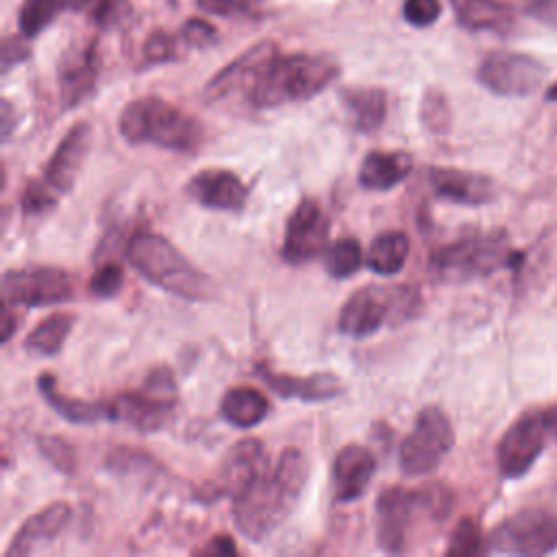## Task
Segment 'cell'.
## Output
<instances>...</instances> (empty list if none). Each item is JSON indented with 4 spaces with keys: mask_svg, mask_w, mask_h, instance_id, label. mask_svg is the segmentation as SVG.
<instances>
[{
    "mask_svg": "<svg viewBox=\"0 0 557 557\" xmlns=\"http://www.w3.org/2000/svg\"><path fill=\"white\" fill-rule=\"evenodd\" d=\"M309 479V459L285 448L274 470H263L233 496V524L250 542H263L296 509Z\"/></svg>",
    "mask_w": 557,
    "mask_h": 557,
    "instance_id": "1",
    "label": "cell"
},
{
    "mask_svg": "<svg viewBox=\"0 0 557 557\" xmlns=\"http://www.w3.org/2000/svg\"><path fill=\"white\" fill-rule=\"evenodd\" d=\"M339 76V65L329 54L294 52L276 54L248 87V102L257 109H272L289 102H305L322 94Z\"/></svg>",
    "mask_w": 557,
    "mask_h": 557,
    "instance_id": "2",
    "label": "cell"
},
{
    "mask_svg": "<svg viewBox=\"0 0 557 557\" xmlns=\"http://www.w3.org/2000/svg\"><path fill=\"white\" fill-rule=\"evenodd\" d=\"M126 259L148 283L172 296L211 300L218 294L213 278L159 233L137 231L126 244Z\"/></svg>",
    "mask_w": 557,
    "mask_h": 557,
    "instance_id": "3",
    "label": "cell"
},
{
    "mask_svg": "<svg viewBox=\"0 0 557 557\" xmlns=\"http://www.w3.org/2000/svg\"><path fill=\"white\" fill-rule=\"evenodd\" d=\"M117 131L133 146L148 144L172 152H196L205 141L202 124L159 96L131 100L117 117Z\"/></svg>",
    "mask_w": 557,
    "mask_h": 557,
    "instance_id": "4",
    "label": "cell"
},
{
    "mask_svg": "<svg viewBox=\"0 0 557 557\" xmlns=\"http://www.w3.org/2000/svg\"><path fill=\"white\" fill-rule=\"evenodd\" d=\"M520 255L513 250L503 228L472 231L459 239L440 246L431 255V265L442 278L470 281L490 276L503 268H513Z\"/></svg>",
    "mask_w": 557,
    "mask_h": 557,
    "instance_id": "5",
    "label": "cell"
},
{
    "mask_svg": "<svg viewBox=\"0 0 557 557\" xmlns=\"http://www.w3.org/2000/svg\"><path fill=\"white\" fill-rule=\"evenodd\" d=\"M113 420L131 424L139 433L163 429L176 411V385L165 366L154 368L139 389L124 392L111 400Z\"/></svg>",
    "mask_w": 557,
    "mask_h": 557,
    "instance_id": "6",
    "label": "cell"
},
{
    "mask_svg": "<svg viewBox=\"0 0 557 557\" xmlns=\"http://www.w3.org/2000/svg\"><path fill=\"white\" fill-rule=\"evenodd\" d=\"M455 444V431L446 411L437 405L424 407L398 448V466L407 476L433 472Z\"/></svg>",
    "mask_w": 557,
    "mask_h": 557,
    "instance_id": "7",
    "label": "cell"
},
{
    "mask_svg": "<svg viewBox=\"0 0 557 557\" xmlns=\"http://www.w3.org/2000/svg\"><path fill=\"white\" fill-rule=\"evenodd\" d=\"M416 516L433 524L420 490H407L403 485L385 487L374 503L376 544L392 555L405 553L411 542Z\"/></svg>",
    "mask_w": 557,
    "mask_h": 557,
    "instance_id": "8",
    "label": "cell"
},
{
    "mask_svg": "<svg viewBox=\"0 0 557 557\" xmlns=\"http://www.w3.org/2000/svg\"><path fill=\"white\" fill-rule=\"evenodd\" d=\"M557 548V516L542 507L516 511L487 535V553L546 555Z\"/></svg>",
    "mask_w": 557,
    "mask_h": 557,
    "instance_id": "9",
    "label": "cell"
},
{
    "mask_svg": "<svg viewBox=\"0 0 557 557\" xmlns=\"http://www.w3.org/2000/svg\"><path fill=\"white\" fill-rule=\"evenodd\" d=\"M74 298V278L57 265H26L2 274V302L11 307H50Z\"/></svg>",
    "mask_w": 557,
    "mask_h": 557,
    "instance_id": "10",
    "label": "cell"
},
{
    "mask_svg": "<svg viewBox=\"0 0 557 557\" xmlns=\"http://www.w3.org/2000/svg\"><path fill=\"white\" fill-rule=\"evenodd\" d=\"M544 78L546 65L540 59L511 50L490 52L476 70V81L487 91L505 98L531 96L542 87Z\"/></svg>",
    "mask_w": 557,
    "mask_h": 557,
    "instance_id": "11",
    "label": "cell"
},
{
    "mask_svg": "<svg viewBox=\"0 0 557 557\" xmlns=\"http://www.w3.org/2000/svg\"><path fill=\"white\" fill-rule=\"evenodd\" d=\"M544 409L520 413L496 444V466L505 479L524 476L542 455L548 437Z\"/></svg>",
    "mask_w": 557,
    "mask_h": 557,
    "instance_id": "12",
    "label": "cell"
},
{
    "mask_svg": "<svg viewBox=\"0 0 557 557\" xmlns=\"http://www.w3.org/2000/svg\"><path fill=\"white\" fill-rule=\"evenodd\" d=\"M329 246V215L313 198H302L285 222L281 257L289 265H302Z\"/></svg>",
    "mask_w": 557,
    "mask_h": 557,
    "instance_id": "13",
    "label": "cell"
},
{
    "mask_svg": "<svg viewBox=\"0 0 557 557\" xmlns=\"http://www.w3.org/2000/svg\"><path fill=\"white\" fill-rule=\"evenodd\" d=\"M398 285H363L355 289L337 313V329L350 337H368L376 333L389 318L398 315L396 309Z\"/></svg>",
    "mask_w": 557,
    "mask_h": 557,
    "instance_id": "14",
    "label": "cell"
},
{
    "mask_svg": "<svg viewBox=\"0 0 557 557\" xmlns=\"http://www.w3.org/2000/svg\"><path fill=\"white\" fill-rule=\"evenodd\" d=\"M91 146V126L87 122H76L67 128L63 139L52 150L50 159L44 165L41 181L61 198L63 194L72 191L76 185L85 159Z\"/></svg>",
    "mask_w": 557,
    "mask_h": 557,
    "instance_id": "15",
    "label": "cell"
},
{
    "mask_svg": "<svg viewBox=\"0 0 557 557\" xmlns=\"http://www.w3.org/2000/svg\"><path fill=\"white\" fill-rule=\"evenodd\" d=\"M268 470V457L263 450V444L259 440H239L235 442L222 463L218 466L215 476L209 481L207 498H222V496H235L244 485H248L257 474Z\"/></svg>",
    "mask_w": 557,
    "mask_h": 557,
    "instance_id": "16",
    "label": "cell"
},
{
    "mask_svg": "<svg viewBox=\"0 0 557 557\" xmlns=\"http://www.w3.org/2000/svg\"><path fill=\"white\" fill-rule=\"evenodd\" d=\"M185 194L196 205L213 211L237 213L248 202V185L235 172L222 168L198 170L185 183Z\"/></svg>",
    "mask_w": 557,
    "mask_h": 557,
    "instance_id": "17",
    "label": "cell"
},
{
    "mask_svg": "<svg viewBox=\"0 0 557 557\" xmlns=\"http://www.w3.org/2000/svg\"><path fill=\"white\" fill-rule=\"evenodd\" d=\"M278 54V46L274 41H259L235 57L228 65H224L202 89V98L207 102H215L226 98L237 89H246L255 83L261 70Z\"/></svg>",
    "mask_w": 557,
    "mask_h": 557,
    "instance_id": "18",
    "label": "cell"
},
{
    "mask_svg": "<svg viewBox=\"0 0 557 557\" xmlns=\"http://www.w3.org/2000/svg\"><path fill=\"white\" fill-rule=\"evenodd\" d=\"M98 72H100V59H98L96 41L72 46L63 52L57 67L63 109L78 107L94 91Z\"/></svg>",
    "mask_w": 557,
    "mask_h": 557,
    "instance_id": "19",
    "label": "cell"
},
{
    "mask_svg": "<svg viewBox=\"0 0 557 557\" xmlns=\"http://www.w3.org/2000/svg\"><path fill=\"white\" fill-rule=\"evenodd\" d=\"M429 185L437 198L463 207H481L496 198V183L487 174L461 168H429Z\"/></svg>",
    "mask_w": 557,
    "mask_h": 557,
    "instance_id": "20",
    "label": "cell"
},
{
    "mask_svg": "<svg viewBox=\"0 0 557 557\" xmlns=\"http://www.w3.org/2000/svg\"><path fill=\"white\" fill-rule=\"evenodd\" d=\"M376 472V459L372 450L363 444H346L342 446L331 466L333 481V500L335 503H352L359 500L372 476Z\"/></svg>",
    "mask_w": 557,
    "mask_h": 557,
    "instance_id": "21",
    "label": "cell"
},
{
    "mask_svg": "<svg viewBox=\"0 0 557 557\" xmlns=\"http://www.w3.org/2000/svg\"><path fill=\"white\" fill-rule=\"evenodd\" d=\"M257 376L263 381L265 387H270L281 398H294L302 403H322L331 400L342 394V381L333 372H313V374H287V372H274L265 363H259L255 368Z\"/></svg>",
    "mask_w": 557,
    "mask_h": 557,
    "instance_id": "22",
    "label": "cell"
},
{
    "mask_svg": "<svg viewBox=\"0 0 557 557\" xmlns=\"http://www.w3.org/2000/svg\"><path fill=\"white\" fill-rule=\"evenodd\" d=\"M70 516H72V507L65 500H54L46 505L44 509L35 511L20 524L4 555L7 557L30 555L35 548L52 542L65 529Z\"/></svg>",
    "mask_w": 557,
    "mask_h": 557,
    "instance_id": "23",
    "label": "cell"
},
{
    "mask_svg": "<svg viewBox=\"0 0 557 557\" xmlns=\"http://www.w3.org/2000/svg\"><path fill=\"white\" fill-rule=\"evenodd\" d=\"M413 170V159L405 150H370L357 170V183L366 191H389Z\"/></svg>",
    "mask_w": 557,
    "mask_h": 557,
    "instance_id": "24",
    "label": "cell"
},
{
    "mask_svg": "<svg viewBox=\"0 0 557 557\" xmlns=\"http://www.w3.org/2000/svg\"><path fill=\"white\" fill-rule=\"evenodd\" d=\"M39 394L44 400L67 422L72 424H96L100 420H113V405L102 400H81L63 394L57 385V379L50 372L39 374L37 379Z\"/></svg>",
    "mask_w": 557,
    "mask_h": 557,
    "instance_id": "25",
    "label": "cell"
},
{
    "mask_svg": "<svg viewBox=\"0 0 557 557\" xmlns=\"http://www.w3.org/2000/svg\"><path fill=\"white\" fill-rule=\"evenodd\" d=\"M339 102L348 113V122L357 133H374L387 115V94L381 87H344Z\"/></svg>",
    "mask_w": 557,
    "mask_h": 557,
    "instance_id": "26",
    "label": "cell"
},
{
    "mask_svg": "<svg viewBox=\"0 0 557 557\" xmlns=\"http://www.w3.org/2000/svg\"><path fill=\"white\" fill-rule=\"evenodd\" d=\"M270 411V403L261 389L237 385L224 392L220 400L222 418L235 429H252L261 420H265Z\"/></svg>",
    "mask_w": 557,
    "mask_h": 557,
    "instance_id": "27",
    "label": "cell"
},
{
    "mask_svg": "<svg viewBox=\"0 0 557 557\" xmlns=\"http://www.w3.org/2000/svg\"><path fill=\"white\" fill-rule=\"evenodd\" d=\"M409 257V237L403 231L379 233L366 250V265L379 276L398 274Z\"/></svg>",
    "mask_w": 557,
    "mask_h": 557,
    "instance_id": "28",
    "label": "cell"
},
{
    "mask_svg": "<svg viewBox=\"0 0 557 557\" xmlns=\"http://www.w3.org/2000/svg\"><path fill=\"white\" fill-rule=\"evenodd\" d=\"M457 22L470 30L503 33L511 24V11L498 0H450Z\"/></svg>",
    "mask_w": 557,
    "mask_h": 557,
    "instance_id": "29",
    "label": "cell"
},
{
    "mask_svg": "<svg viewBox=\"0 0 557 557\" xmlns=\"http://www.w3.org/2000/svg\"><path fill=\"white\" fill-rule=\"evenodd\" d=\"M72 326H74L72 313H65V311L50 313L48 318L37 322L33 331L24 337V348L39 357H52L63 348Z\"/></svg>",
    "mask_w": 557,
    "mask_h": 557,
    "instance_id": "30",
    "label": "cell"
},
{
    "mask_svg": "<svg viewBox=\"0 0 557 557\" xmlns=\"http://www.w3.org/2000/svg\"><path fill=\"white\" fill-rule=\"evenodd\" d=\"M366 263V255L357 237H339L324 250V270L329 276L342 281L352 276Z\"/></svg>",
    "mask_w": 557,
    "mask_h": 557,
    "instance_id": "31",
    "label": "cell"
},
{
    "mask_svg": "<svg viewBox=\"0 0 557 557\" xmlns=\"http://www.w3.org/2000/svg\"><path fill=\"white\" fill-rule=\"evenodd\" d=\"M446 555H483L487 553V537L483 535L479 522L470 516L461 518L450 533Z\"/></svg>",
    "mask_w": 557,
    "mask_h": 557,
    "instance_id": "32",
    "label": "cell"
},
{
    "mask_svg": "<svg viewBox=\"0 0 557 557\" xmlns=\"http://www.w3.org/2000/svg\"><path fill=\"white\" fill-rule=\"evenodd\" d=\"M420 120L424 124V128L433 135H444L450 128L453 122V113H450V104L448 98L440 91V89H426L420 102Z\"/></svg>",
    "mask_w": 557,
    "mask_h": 557,
    "instance_id": "33",
    "label": "cell"
},
{
    "mask_svg": "<svg viewBox=\"0 0 557 557\" xmlns=\"http://www.w3.org/2000/svg\"><path fill=\"white\" fill-rule=\"evenodd\" d=\"M61 0H24L17 13V26L24 37L39 35L57 15Z\"/></svg>",
    "mask_w": 557,
    "mask_h": 557,
    "instance_id": "34",
    "label": "cell"
},
{
    "mask_svg": "<svg viewBox=\"0 0 557 557\" xmlns=\"http://www.w3.org/2000/svg\"><path fill=\"white\" fill-rule=\"evenodd\" d=\"M37 450L39 455L61 474H74L76 472V450L74 446L59 437V435H39L37 437Z\"/></svg>",
    "mask_w": 557,
    "mask_h": 557,
    "instance_id": "35",
    "label": "cell"
},
{
    "mask_svg": "<svg viewBox=\"0 0 557 557\" xmlns=\"http://www.w3.org/2000/svg\"><path fill=\"white\" fill-rule=\"evenodd\" d=\"M196 7L205 13L222 17L257 20L263 15V0H196Z\"/></svg>",
    "mask_w": 557,
    "mask_h": 557,
    "instance_id": "36",
    "label": "cell"
},
{
    "mask_svg": "<svg viewBox=\"0 0 557 557\" xmlns=\"http://www.w3.org/2000/svg\"><path fill=\"white\" fill-rule=\"evenodd\" d=\"M59 196L41 181V178H30L20 196V207L24 215H39L50 211L57 205Z\"/></svg>",
    "mask_w": 557,
    "mask_h": 557,
    "instance_id": "37",
    "label": "cell"
},
{
    "mask_svg": "<svg viewBox=\"0 0 557 557\" xmlns=\"http://www.w3.org/2000/svg\"><path fill=\"white\" fill-rule=\"evenodd\" d=\"M141 57L146 61V65H161V63H170L178 57V44L176 39L163 30V28H157L152 30L146 41H144V48H141Z\"/></svg>",
    "mask_w": 557,
    "mask_h": 557,
    "instance_id": "38",
    "label": "cell"
},
{
    "mask_svg": "<svg viewBox=\"0 0 557 557\" xmlns=\"http://www.w3.org/2000/svg\"><path fill=\"white\" fill-rule=\"evenodd\" d=\"M124 285V272L115 261H104L89 278V292L98 298H113Z\"/></svg>",
    "mask_w": 557,
    "mask_h": 557,
    "instance_id": "39",
    "label": "cell"
},
{
    "mask_svg": "<svg viewBox=\"0 0 557 557\" xmlns=\"http://www.w3.org/2000/svg\"><path fill=\"white\" fill-rule=\"evenodd\" d=\"M442 15L440 0H405L403 4V17L418 28H426L435 24Z\"/></svg>",
    "mask_w": 557,
    "mask_h": 557,
    "instance_id": "40",
    "label": "cell"
},
{
    "mask_svg": "<svg viewBox=\"0 0 557 557\" xmlns=\"http://www.w3.org/2000/svg\"><path fill=\"white\" fill-rule=\"evenodd\" d=\"M181 39L185 41V46L189 48H205V46H211L215 44L218 39V30L205 22V20H187L183 26H181Z\"/></svg>",
    "mask_w": 557,
    "mask_h": 557,
    "instance_id": "41",
    "label": "cell"
},
{
    "mask_svg": "<svg viewBox=\"0 0 557 557\" xmlns=\"http://www.w3.org/2000/svg\"><path fill=\"white\" fill-rule=\"evenodd\" d=\"M120 4H122V0H87V9H89L91 20L102 28L109 26L117 17Z\"/></svg>",
    "mask_w": 557,
    "mask_h": 557,
    "instance_id": "42",
    "label": "cell"
},
{
    "mask_svg": "<svg viewBox=\"0 0 557 557\" xmlns=\"http://www.w3.org/2000/svg\"><path fill=\"white\" fill-rule=\"evenodd\" d=\"M527 13L533 20L557 30V0H529Z\"/></svg>",
    "mask_w": 557,
    "mask_h": 557,
    "instance_id": "43",
    "label": "cell"
},
{
    "mask_svg": "<svg viewBox=\"0 0 557 557\" xmlns=\"http://www.w3.org/2000/svg\"><path fill=\"white\" fill-rule=\"evenodd\" d=\"M28 57V48L15 39V37H7L2 44V72H9L15 63L24 61Z\"/></svg>",
    "mask_w": 557,
    "mask_h": 557,
    "instance_id": "44",
    "label": "cell"
},
{
    "mask_svg": "<svg viewBox=\"0 0 557 557\" xmlns=\"http://www.w3.org/2000/svg\"><path fill=\"white\" fill-rule=\"evenodd\" d=\"M196 555H235L237 546L228 535H215L205 546L194 550Z\"/></svg>",
    "mask_w": 557,
    "mask_h": 557,
    "instance_id": "45",
    "label": "cell"
},
{
    "mask_svg": "<svg viewBox=\"0 0 557 557\" xmlns=\"http://www.w3.org/2000/svg\"><path fill=\"white\" fill-rule=\"evenodd\" d=\"M0 126H2V141H9L13 128L17 126V115L11 100L7 98H2V104H0Z\"/></svg>",
    "mask_w": 557,
    "mask_h": 557,
    "instance_id": "46",
    "label": "cell"
},
{
    "mask_svg": "<svg viewBox=\"0 0 557 557\" xmlns=\"http://www.w3.org/2000/svg\"><path fill=\"white\" fill-rule=\"evenodd\" d=\"M2 342H9L11 339V335H13V331L17 329V322H20V318H17V313H13V309H11V305H7V302H2Z\"/></svg>",
    "mask_w": 557,
    "mask_h": 557,
    "instance_id": "47",
    "label": "cell"
},
{
    "mask_svg": "<svg viewBox=\"0 0 557 557\" xmlns=\"http://www.w3.org/2000/svg\"><path fill=\"white\" fill-rule=\"evenodd\" d=\"M544 416H546V424H548L550 435H555V437H557V405H555V407L544 409Z\"/></svg>",
    "mask_w": 557,
    "mask_h": 557,
    "instance_id": "48",
    "label": "cell"
},
{
    "mask_svg": "<svg viewBox=\"0 0 557 557\" xmlns=\"http://www.w3.org/2000/svg\"><path fill=\"white\" fill-rule=\"evenodd\" d=\"M61 4L67 7V9H72V11H78V9L87 7V0H61Z\"/></svg>",
    "mask_w": 557,
    "mask_h": 557,
    "instance_id": "49",
    "label": "cell"
},
{
    "mask_svg": "<svg viewBox=\"0 0 557 557\" xmlns=\"http://www.w3.org/2000/svg\"><path fill=\"white\" fill-rule=\"evenodd\" d=\"M546 100H550V102H557V81L546 89Z\"/></svg>",
    "mask_w": 557,
    "mask_h": 557,
    "instance_id": "50",
    "label": "cell"
},
{
    "mask_svg": "<svg viewBox=\"0 0 557 557\" xmlns=\"http://www.w3.org/2000/svg\"><path fill=\"white\" fill-rule=\"evenodd\" d=\"M168 2H170V4H176V2H178V0H168Z\"/></svg>",
    "mask_w": 557,
    "mask_h": 557,
    "instance_id": "51",
    "label": "cell"
}]
</instances>
